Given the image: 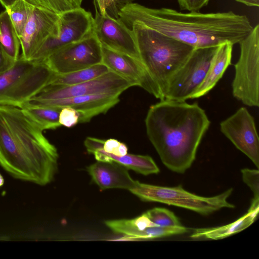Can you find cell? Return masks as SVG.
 Returning <instances> with one entry per match:
<instances>
[{
	"instance_id": "6da1fadb",
	"label": "cell",
	"mask_w": 259,
	"mask_h": 259,
	"mask_svg": "<svg viewBox=\"0 0 259 259\" xmlns=\"http://www.w3.org/2000/svg\"><path fill=\"white\" fill-rule=\"evenodd\" d=\"M119 17L127 27L141 24L194 48L217 47L226 42L239 44L253 28L246 15L231 11L183 13L134 3L123 7Z\"/></svg>"
},
{
	"instance_id": "7a4b0ae2",
	"label": "cell",
	"mask_w": 259,
	"mask_h": 259,
	"mask_svg": "<svg viewBox=\"0 0 259 259\" xmlns=\"http://www.w3.org/2000/svg\"><path fill=\"white\" fill-rule=\"evenodd\" d=\"M210 121L197 103L164 99L151 105L145 118L147 136L163 164L184 174L195 159Z\"/></svg>"
},
{
	"instance_id": "3957f363",
	"label": "cell",
	"mask_w": 259,
	"mask_h": 259,
	"mask_svg": "<svg viewBox=\"0 0 259 259\" xmlns=\"http://www.w3.org/2000/svg\"><path fill=\"white\" fill-rule=\"evenodd\" d=\"M42 132L20 108L0 105V166L15 179L50 183L58 154Z\"/></svg>"
},
{
	"instance_id": "277c9868",
	"label": "cell",
	"mask_w": 259,
	"mask_h": 259,
	"mask_svg": "<svg viewBox=\"0 0 259 259\" xmlns=\"http://www.w3.org/2000/svg\"><path fill=\"white\" fill-rule=\"evenodd\" d=\"M127 27L133 34L140 60L164 99L168 82L195 48L141 24L134 23Z\"/></svg>"
},
{
	"instance_id": "5b68a950",
	"label": "cell",
	"mask_w": 259,
	"mask_h": 259,
	"mask_svg": "<svg viewBox=\"0 0 259 259\" xmlns=\"http://www.w3.org/2000/svg\"><path fill=\"white\" fill-rule=\"evenodd\" d=\"M55 74L45 62L26 60L20 55L0 74V105L21 108L48 85Z\"/></svg>"
},
{
	"instance_id": "8992f818",
	"label": "cell",
	"mask_w": 259,
	"mask_h": 259,
	"mask_svg": "<svg viewBox=\"0 0 259 259\" xmlns=\"http://www.w3.org/2000/svg\"><path fill=\"white\" fill-rule=\"evenodd\" d=\"M144 201L156 202L188 209L201 215H208L223 208L235 206L227 199L233 189L212 197H203L185 190L181 186L174 187L146 184L136 181L129 190Z\"/></svg>"
},
{
	"instance_id": "52a82bcc",
	"label": "cell",
	"mask_w": 259,
	"mask_h": 259,
	"mask_svg": "<svg viewBox=\"0 0 259 259\" xmlns=\"http://www.w3.org/2000/svg\"><path fill=\"white\" fill-rule=\"evenodd\" d=\"M239 58L232 83L234 98L249 107L259 106V25L239 42Z\"/></svg>"
},
{
	"instance_id": "ba28073f",
	"label": "cell",
	"mask_w": 259,
	"mask_h": 259,
	"mask_svg": "<svg viewBox=\"0 0 259 259\" xmlns=\"http://www.w3.org/2000/svg\"><path fill=\"white\" fill-rule=\"evenodd\" d=\"M58 31L50 36L30 60L43 62L63 47L80 40L94 33V18L81 7L59 14Z\"/></svg>"
},
{
	"instance_id": "9c48e42d",
	"label": "cell",
	"mask_w": 259,
	"mask_h": 259,
	"mask_svg": "<svg viewBox=\"0 0 259 259\" xmlns=\"http://www.w3.org/2000/svg\"><path fill=\"white\" fill-rule=\"evenodd\" d=\"M218 46L195 48L169 80L164 99L186 101L203 80Z\"/></svg>"
},
{
	"instance_id": "30bf717a",
	"label": "cell",
	"mask_w": 259,
	"mask_h": 259,
	"mask_svg": "<svg viewBox=\"0 0 259 259\" xmlns=\"http://www.w3.org/2000/svg\"><path fill=\"white\" fill-rule=\"evenodd\" d=\"M102 45L94 34L67 45L44 62L56 74L68 73L101 63Z\"/></svg>"
},
{
	"instance_id": "8fae6325",
	"label": "cell",
	"mask_w": 259,
	"mask_h": 259,
	"mask_svg": "<svg viewBox=\"0 0 259 259\" xmlns=\"http://www.w3.org/2000/svg\"><path fill=\"white\" fill-rule=\"evenodd\" d=\"M133 86L135 85L132 82L110 70L97 78L79 84L71 85L48 84L29 102L34 103L102 93L120 95Z\"/></svg>"
},
{
	"instance_id": "7c38bea8",
	"label": "cell",
	"mask_w": 259,
	"mask_h": 259,
	"mask_svg": "<svg viewBox=\"0 0 259 259\" xmlns=\"http://www.w3.org/2000/svg\"><path fill=\"white\" fill-rule=\"evenodd\" d=\"M220 130L233 145L259 167V138L253 116L241 107L220 123Z\"/></svg>"
},
{
	"instance_id": "4fadbf2b",
	"label": "cell",
	"mask_w": 259,
	"mask_h": 259,
	"mask_svg": "<svg viewBox=\"0 0 259 259\" xmlns=\"http://www.w3.org/2000/svg\"><path fill=\"white\" fill-rule=\"evenodd\" d=\"M102 63L110 71L139 86L160 100H164L161 92L141 61L125 54L102 46Z\"/></svg>"
},
{
	"instance_id": "5bb4252c",
	"label": "cell",
	"mask_w": 259,
	"mask_h": 259,
	"mask_svg": "<svg viewBox=\"0 0 259 259\" xmlns=\"http://www.w3.org/2000/svg\"><path fill=\"white\" fill-rule=\"evenodd\" d=\"M59 14L33 7L24 29L19 37L24 59L30 60L46 39L58 31Z\"/></svg>"
},
{
	"instance_id": "9a60e30c",
	"label": "cell",
	"mask_w": 259,
	"mask_h": 259,
	"mask_svg": "<svg viewBox=\"0 0 259 259\" xmlns=\"http://www.w3.org/2000/svg\"><path fill=\"white\" fill-rule=\"evenodd\" d=\"M94 4L96 10L94 32L101 45L140 59L131 30L120 18L115 19L101 14L96 5Z\"/></svg>"
},
{
	"instance_id": "2e32d148",
	"label": "cell",
	"mask_w": 259,
	"mask_h": 259,
	"mask_svg": "<svg viewBox=\"0 0 259 259\" xmlns=\"http://www.w3.org/2000/svg\"><path fill=\"white\" fill-rule=\"evenodd\" d=\"M119 96L115 94L102 93L31 103L62 108L71 107L79 114V123H85L95 116L106 113L114 106L119 102Z\"/></svg>"
},
{
	"instance_id": "e0dca14e",
	"label": "cell",
	"mask_w": 259,
	"mask_h": 259,
	"mask_svg": "<svg viewBox=\"0 0 259 259\" xmlns=\"http://www.w3.org/2000/svg\"><path fill=\"white\" fill-rule=\"evenodd\" d=\"M87 169L93 181L103 190L121 188L129 190L136 182L130 176L128 168L113 161H98Z\"/></svg>"
},
{
	"instance_id": "ac0fdd59",
	"label": "cell",
	"mask_w": 259,
	"mask_h": 259,
	"mask_svg": "<svg viewBox=\"0 0 259 259\" xmlns=\"http://www.w3.org/2000/svg\"><path fill=\"white\" fill-rule=\"evenodd\" d=\"M106 225L113 232L128 236L133 239H155L167 235L166 228L152 223L145 213L132 220H109Z\"/></svg>"
},
{
	"instance_id": "d6986e66",
	"label": "cell",
	"mask_w": 259,
	"mask_h": 259,
	"mask_svg": "<svg viewBox=\"0 0 259 259\" xmlns=\"http://www.w3.org/2000/svg\"><path fill=\"white\" fill-rule=\"evenodd\" d=\"M233 46V45L229 42L218 46L203 80L190 99L202 97L215 86L231 64Z\"/></svg>"
},
{
	"instance_id": "ffe728a7",
	"label": "cell",
	"mask_w": 259,
	"mask_h": 259,
	"mask_svg": "<svg viewBox=\"0 0 259 259\" xmlns=\"http://www.w3.org/2000/svg\"><path fill=\"white\" fill-rule=\"evenodd\" d=\"M93 154L97 161H113L145 176L157 174L160 171L152 157L148 155L126 154L123 156H117L105 152L102 148L96 150Z\"/></svg>"
},
{
	"instance_id": "44dd1931",
	"label": "cell",
	"mask_w": 259,
	"mask_h": 259,
	"mask_svg": "<svg viewBox=\"0 0 259 259\" xmlns=\"http://www.w3.org/2000/svg\"><path fill=\"white\" fill-rule=\"evenodd\" d=\"M258 211L259 208H249L246 214L233 223L220 227L196 229L191 237H204L212 240L225 238L248 227L254 222Z\"/></svg>"
},
{
	"instance_id": "7402d4cb",
	"label": "cell",
	"mask_w": 259,
	"mask_h": 259,
	"mask_svg": "<svg viewBox=\"0 0 259 259\" xmlns=\"http://www.w3.org/2000/svg\"><path fill=\"white\" fill-rule=\"evenodd\" d=\"M20 108L42 131L54 130L61 125L59 123V115L62 108L28 102Z\"/></svg>"
},
{
	"instance_id": "603a6c76",
	"label": "cell",
	"mask_w": 259,
	"mask_h": 259,
	"mask_svg": "<svg viewBox=\"0 0 259 259\" xmlns=\"http://www.w3.org/2000/svg\"><path fill=\"white\" fill-rule=\"evenodd\" d=\"M0 47L7 59L13 65L20 56V42L6 10L0 13Z\"/></svg>"
},
{
	"instance_id": "cb8c5ba5",
	"label": "cell",
	"mask_w": 259,
	"mask_h": 259,
	"mask_svg": "<svg viewBox=\"0 0 259 259\" xmlns=\"http://www.w3.org/2000/svg\"><path fill=\"white\" fill-rule=\"evenodd\" d=\"M110 71L102 63L76 71L65 73H55L49 84L71 85L90 81Z\"/></svg>"
},
{
	"instance_id": "d4e9b609",
	"label": "cell",
	"mask_w": 259,
	"mask_h": 259,
	"mask_svg": "<svg viewBox=\"0 0 259 259\" xmlns=\"http://www.w3.org/2000/svg\"><path fill=\"white\" fill-rule=\"evenodd\" d=\"M33 7L25 0H16L6 9L18 37L21 34Z\"/></svg>"
},
{
	"instance_id": "484cf974",
	"label": "cell",
	"mask_w": 259,
	"mask_h": 259,
	"mask_svg": "<svg viewBox=\"0 0 259 259\" xmlns=\"http://www.w3.org/2000/svg\"><path fill=\"white\" fill-rule=\"evenodd\" d=\"M37 7L60 14L68 10L81 7L83 0H25Z\"/></svg>"
},
{
	"instance_id": "4316f807",
	"label": "cell",
	"mask_w": 259,
	"mask_h": 259,
	"mask_svg": "<svg viewBox=\"0 0 259 259\" xmlns=\"http://www.w3.org/2000/svg\"><path fill=\"white\" fill-rule=\"evenodd\" d=\"M145 213L152 223L158 226L168 227L182 225L175 214L166 208L155 207Z\"/></svg>"
},
{
	"instance_id": "83f0119b",
	"label": "cell",
	"mask_w": 259,
	"mask_h": 259,
	"mask_svg": "<svg viewBox=\"0 0 259 259\" xmlns=\"http://www.w3.org/2000/svg\"><path fill=\"white\" fill-rule=\"evenodd\" d=\"M243 182L253 193L252 203H259V171L258 169L244 168L241 170Z\"/></svg>"
},
{
	"instance_id": "f1b7e54d",
	"label": "cell",
	"mask_w": 259,
	"mask_h": 259,
	"mask_svg": "<svg viewBox=\"0 0 259 259\" xmlns=\"http://www.w3.org/2000/svg\"><path fill=\"white\" fill-rule=\"evenodd\" d=\"M79 119L78 113L71 107H63L60 111L59 123L61 125L71 127L79 123Z\"/></svg>"
},
{
	"instance_id": "f546056e",
	"label": "cell",
	"mask_w": 259,
	"mask_h": 259,
	"mask_svg": "<svg viewBox=\"0 0 259 259\" xmlns=\"http://www.w3.org/2000/svg\"><path fill=\"white\" fill-rule=\"evenodd\" d=\"M100 12L102 15H108L115 18H119V9L116 0H94Z\"/></svg>"
},
{
	"instance_id": "4dcf8cb0",
	"label": "cell",
	"mask_w": 259,
	"mask_h": 259,
	"mask_svg": "<svg viewBox=\"0 0 259 259\" xmlns=\"http://www.w3.org/2000/svg\"><path fill=\"white\" fill-rule=\"evenodd\" d=\"M180 9L189 12H199L207 5L209 0H177Z\"/></svg>"
},
{
	"instance_id": "1f68e13d",
	"label": "cell",
	"mask_w": 259,
	"mask_h": 259,
	"mask_svg": "<svg viewBox=\"0 0 259 259\" xmlns=\"http://www.w3.org/2000/svg\"><path fill=\"white\" fill-rule=\"evenodd\" d=\"M104 140L93 137H88L84 142V146L89 153L103 148Z\"/></svg>"
},
{
	"instance_id": "d6a6232c",
	"label": "cell",
	"mask_w": 259,
	"mask_h": 259,
	"mask_svg": "<svg viewBox=\"0 0 259 259\" xmlns=\"http://www.w3.org/2000/svg\"><path fill=\"white\" fill-rule=\"evenodd\" d=\"M121 142L114 139L104 140L102 149L105 152L117 155L118 147Z\"/></svg>"
},
{
	"instance_id": "836d02e7",
	"label": "cell",
	"mask_w": 259,
	"mask_h": 259,
	"mask_svg": "<svg viewBox=\"0 0 259 259\" xmlns=\"http://www.w3.org/2000/svg\"><path fill=\"white\" fill-rule=\"evenodd\" d=\"M12 65L6 57L0 47V74L6 71Z\"/></svg>"
},
{
	"instance_id": "e575fe53",
	"label": "cell",
	"mask_w": 259,
	"mask_h": 259,
	"mask_svg": "<svg viewBox=\"0 0 259 259\" xmlns=\"http://www.w3.org/2000/svg\"><path fill=\"white\" fill-rule=\"evenodd\" d=\"M236 2L249 7H258L259 0H235Z\"/></svg>"
},
{
	"instance_id": "d590c367",
	"label": "cell",
	"mask_w": 259,
	"mask_h": 259,
	"mask_svg": "<svg viewBox=\"0 0 259 259\" xmlns=\"http://www.w3.org/2000/svg\"><path fill=\"white\" fill-rule=\"evenodd\" d=\"M135 0H116L118 9L120 10L124 6L131 4Z\"/></svg>"
},
{
	"instance_id": "8d00e7d4",
	"label": "cell",
	"mask_w": 259,
	"mask_h": 259,
	"mask_svg": "<svg viewBox=\"0 0 259 259\" xmlns=\"http://www.w3.org/2000/svg\"><path fill=\"white\" fill-rule=\"evenodd\" d=\"M16 1V0H0V3L5 9H7Z\"/></svg>"
},
{
	"instance_id": "74e56055",
	"label": "cell",
	"mask_w": 259,
	"mask_h": 259,
	"mask_svg": "<svg viewBox=\"0 0 259 259\" xmlns=\"http://www.w3.org/2000/svg\"><path fill=\"white\" fill-rule=\"evenodd\" d=\"M4 184V179L2 175L0 174V187Z\"/></svg>"
}]
</instances>
